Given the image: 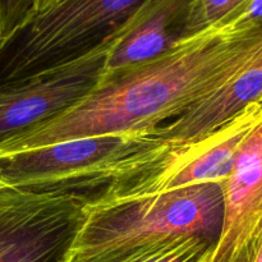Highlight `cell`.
I'll return each mask as SVG.
<instances>
[{"label": "cell", "mask_w": 262, "mask_h": 262, "mask_svg": "<svg viewBox=\"0 0 262 262\" xmlns=\"http://www.w3.org/2000/svg\"><path fill=\"white\" fill-rule=\"evenodd\" d=\"M262 48V22L215 26L168 53L101 79L60 115L0 143V155L113 133H150L232 78Z\"/></svg>", "instance_id": "cell-1"}, {"label": "cell", "mask_w": 262, "mask_h": 262, "mask_svg": "<svg viewBox=\"0 0 262 262\" xmlns=\"http://www.w3.org/2000/svg\"><path fill=\"white\" fill-rule=\"evenodd\" d=\"M224 183H205L100 205L89 215L68 262H113L184 237L216 245L224 220Z\"/></svg>", "instance_id": "cell-2"}, {"label": "cell", "mask_w": 262, "mask_h": 262, "mask_svg": "<svg viewBox=\"0 0 262 262\" xmlns=\"http://www.w3.org/2000/svg\"><path fill=\"white\" fill-rule=\"evenodd\" d=\"M171 147L155 132L61 141L0 155V183L25 191L78 194L97 204L115 184L152 165Z\"/></svg>", "instance_id": "cell-3"}, {"label": "cell", "mask_w": 262, "mask_h": 262, "mask_svg": "<svg viewBox=\"0 0 262 262\" xmlns=\"http://www.w3.org/2000/svg\"><path fill=\"white\" fill-rule=\"evenodd\" d=\"M148 0H63L0 42V86L78 60L114 37Z\"/></svg>", "instance_id": "cell-4"}, {"label": "cell", "mask_w": 262, "mask_h": 262, "mask_svg": "<svg viewBox=\"0 0 262 262\" xmlns=\"http://www.w3.org/2000/svg\"><path fill=\"white\" fill-rule=\"evenodd\" d=\"M91 202L78 194L2 187L0 262H68Z\"/></svg>", "instance_id": "cell-5"}, {"label": "cell", "mask_w": 262, "mask_h": 262, "mask_svg": "<svg viewBox=\"0 0 262 262\" xmlns=\"http://www.w3.org/2000/svg\"><path fill=\"white\" fill-rule=\"evenodd\" d=\"M262 119V102L250 105L197 142L173 146L165 156L113 187L97 204L174 191L205 183H224L241 146Z\"/></svg>", "instance_id": "cell-6"}, {"label": "cell", "mask_w": 262, "mask_h": 262, "mask_svg": "<svg viewBox=\"0 0 262 262\" xmlns=\"http://www.w3.org/2000/svg\"><path fill=\"white\" fill-rule=\"evenodd\" d=\"M114 37L73 63L2 84L0 143L60 115L87 96L101 81L107 50Z\"/></svg>", "instance_id": "cell-7"}, {"label": "cell", "mask_w": 262, "mask_h": 262, "mask_svg": "<svg viewBox=\"0 0 262 262\" xmlns=\"http://www.w3.org/2000/svg\"><path fill=\"white\" fill-rule=\"evenodd\" d=\"M223 186V229L204 262H251L262 241V119L241 146Z\"/></svg>", "instance_id": "cell-8"}, {"label": "cell", "mask_w": 262, "mask_h": 262, "mask_svg": "<svg viewBox=\"0 0 262 262\" xmlns=\"http://www.w3.org/2000/svg\"><path fill=\"white\" fill-rule=\"evenodd\" d=\"M192 0H148L117 33L101 79L150 61L183 41Z\"/></svg>", "instance_id": "cell-9"}, {"label": "cell", "mask_w": 262, "mask_h": 262, "mask_svg": "<svg viewBox=\"0 0 262 262\" xmlns=\"http://www.w3.org/2000/svg\"><path fill=\"white\" fill-rule=\"evenodd\" d=\"M256 102H262V48L232 78L155 135L173 146L197 142Z\"/></svg>", "instance_id": "cell-10"}, {"label": "cell", "mask_w": 262, "mask_h": 262, "mask_svg": "<svg viewBox=\"0 0 262 262\" xmlns=\"http://www.w3.org/2000/svg\"><path fill=\"white\" fill-rule=\"evenodd\" d=\"M215 243L201 237H184L150 246L113 262H204Z\"/></svg>", "instance_id": "cell-11"}, {"label": "cell", "mask_w": 262, "mask_h": 262, "mask_svg": "<svg viewBox=\"0 0 262 262\" xmlns=\"http://www.w3.org/2000/svg\"><path fill=\"white\" fill-rule=\"evenodd\" d=\"M247 0H192L187 15L183 40L219 25Z\"/></svg>", "instance_id": "cell-12"}, {"label": "cell", "mask_w": 262, "mask_h": 262, "mask_svg": "<svg viewBox=\"0 0 262 262\" xmlns=\"http://www.w3.org/2000/svg\"><path fill=\"white\" fill-rule=\"evenodd\" d=\"M36 2L37 0H0V42L35 14Z\"/></svg>", "instance_id": "cell-13"}, {"label": "cell", "mask_w": 262, "mask_h": 262, "mask_svg": "<svg viewBox=\"0 0 262 262\" xmlns=\"http://www.w3.org/2000/svg\"><path fill=\"white\" fill-rule=\"evenodd\" d=\"M262 22V0H247L230 13L217 26H229L234 30L252 27Z\"/></svg>", "instance_id": "cell-14"}, {"label": "cell", "mask_w": 262, "mask_h": 262, "mask_svg": "<svg viewBox=\"0 0 262 262\" xmlns=\"http://www.w3.org/2000/svg\"><path fill=\"white\" fill-rule=\"evenodd\" d=\"M60 2H63V0H37L36 2V13H40V12H43V10L49 9V8L54 7V5L59 4ZM33 14V15H35Z\"/></svg>", "instance_id": "cell-15"}, {"label": "cell", "mask_w": 262, "mask_h": 262, "mask_svg": "<svg viewBox=\"0 0 262 262\" xmlns=\"http://www.w3.org/2000/svg\"><path fill=\"white\" fill-rule=\"evenodd\" d=\"M2 187H5V186H3V184H2V183H0V188H2Z\"/></svg>", "instance_id": "cell-16"}]
</instances>
